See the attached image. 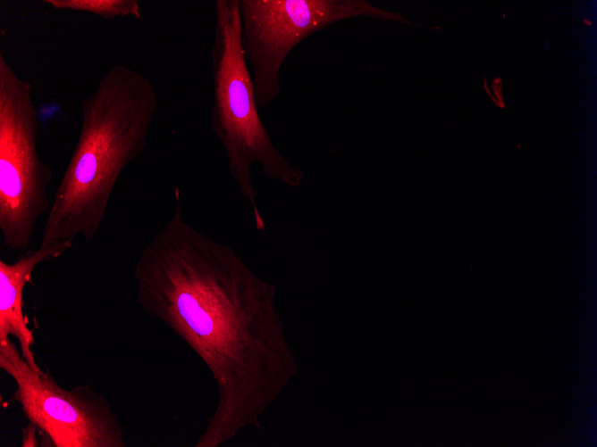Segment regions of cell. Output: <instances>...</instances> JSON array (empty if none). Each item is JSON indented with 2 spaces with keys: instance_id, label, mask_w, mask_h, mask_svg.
I'll use <instances>...</instances> for the list:
<instances>
[{
  "instance_id": "1",
  "label": "cell",
  "mask_w": 597,
  "mask_h": 447,
  "mask_svg": "<svg viewBox=\"0 0 597 447\" xmlns=\"http://www.w3.org/2000/svg\"><path fill=\"white\" fill-rule=\"evenodd\" d=\"M172 218L142 249L133 276L140 308L204 361L217 401L196 447H217L259 426L264 410L295 370L273 304L274 287L229 246L182 217Z\"/></svg>"
},
{
  "instance_id": "2",
  "label": "cell",
  "mask_w": 597,
  "mask_h": 447,
  "mask_svg": "<svg viewBox=\"0 0 597 447\" xmlns=\"http://www.w3.org/2000/svg\"><path fill=\"white\" fill-rule=\"evenodd\" d=\"M158 107L142 72L114 64L81 101L78 141L55 192L40 245L88 242L98 233L122 171L146 148Z\"/></svg>"
},
{
  "instance_id": "3",
  "label": "cell",
  "mask_w": 597,
  "mask_h": 447,
  "mask_svg": "<svg viewBox=\"0 0 597 447\" xmlns=\"http://www.w3.org/2000/svg\"><path fill=\"white\" fill-rule=\"evenodd\" d=\"M211 131L220 140L231 176L249 201L256 228L265 231L256 206L251 168L259 164L268 178L289 186L301 184L305 173L275 148L258 114L251 74L244 58L239 0L215 1V27L211 48Z\"/></svg>"
},
{
  "instance_id": "4",
  "label": "cell",
  "mask_w": 597,
  "mask_h": 447,
  "mask_svg": "<svg viewBox=\"0 0 597 447\" xmlns=\"http://www.w3.org/2000/svg\"><path fill=\"white\" fill-rule=\"evenodd\" d=\"M38 112L31 84L0 53V229L11 250H26L52 201V170L38 152Z\"/></svg>"
},
{
  "instance_id": "5",
  "label": "cell",
  "mask_w": 597,
  "mask_h": 447,
  "mask_svg": "<svg viewBox=\"0 0 597 447\" xmlns=\"http://www.w3.org/2000/svg\"><path fill=\"white\" fill-rule=\"evenodd\" d=\"M239 12L242 50L257 108H265L277 98L284 61L317 31L357 17L425 26L366 0H239Z\"/></svg>"
},
{
  "instance_id": "6",
  "label": "cell",
  "mask_w": 597,
  "mask_h": 447,
  "mask_svg": "<svg viewBox=\"0 0 597 447\" xmlns=\"http://www.w3.org/2000/svg\"><path fill=\"white\" fill-rule=\"evenodd\" d=\"M0 368L16 384L12 400L55 447H126L109 401L88 385L65 389L49 371H34L11 339L0 343Z\"/></svg>"
},
{
  "instance_id": "7",
  "label": "cell",
  "mask_w": 597,
  "mask_h": 447,
  "mask_svg": "<svg viewBox=\"0 0 597 447\" xmlns=\"http://www.w3.org/2000/svg\"><path fill=\"white\" fill-rule=\"evenodd\" d=\"M72 246V242L55 243L27 251L13 263L0 261V343L15 336L22 357L37 373L43 370L31 350L35 341L23 314V290L38 265L60 257Z\"/></svg>"
},
{
  "instance_id": "8",
  "label": "cell",
  "mask_w": 597,
  "mask_h": 447,
  "mask_svg": "<svg viewBox=\"0 0 597 447\" xmlns=\"http://www.w3.org/2000/svg\"><path fill=\"white\" fill-rule=\"evenodd\" d=\"M56 10L84 12L111 20L130 16L143 20L138 0H43Z\"/></svg>"
},
{
  "instance_id": "9",
  "label": "cell",
  "mask_w": 597,
  "mask_h": 447,
  "mask_svg": "<svg viewBox=\"0 0 597 447\" xmlns=\"http://www.w3.org/2000/svg\"><path fill=\"white\" fill-rule=\"evenodd\" d=\"M36 430H38V427L29 422V424L26 426V429L24 430V436H23V442H22V446H37V442L35 441V433Z\"/></svg>"
},
{
  "instance_id": "10",
  "label": "cell",
  "mask_w": 597,
  "mask_h": 447,
  "mask_svg": "<svg viewBox=\"0 0 597 447\" xmlns=\"http://www.w3.org/2000/svg\"><path fill=\"white\" fill-rule=\"evenodd\" d=\"M492 87L499 103V108L504 109L506 104L502 96V79L500 77L495 78L492 82Z\"/></svg>"
},
{
  "instance_id": "11",
  "label": "cell",
  "mask_w": 597,
  "mask_h": 447,
  "mask_svg": "<svg viewBox=\"0 0 597 447\" xmlns=\"http://www.w3.org/2000/svg\"><path fill=\"white\" fill-rule=\"evenodd\" d=\"M483 84L484 90H485V92L487 93V95H489L490 99L492 101V103H493L497 107H499V103H498L496 98L493 96V95L492 94V92H491V90H490V88H489V87H488L487 80H486V78H485V77H483Z\"/></svg>"
},
{
  "instance_id": "12",
  "label": "cell",
  "mask_w": 597,
  "mask_h": 447,
  "mask_svg": "<svg viewBox=\"0 0 597 447\" xmlns=\"http://www.w3.org/2000/svg\"><path fill=\"white\" fill-rule=\"evenodd\" d=\"M583 21H584V23H586L587 26H591V25H592V22L589 21H587V20H585V19H584Z\"/></svg>"
}]
</instances>
